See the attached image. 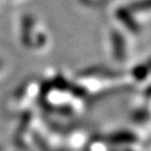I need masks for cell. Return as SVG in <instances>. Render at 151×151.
Instances as JSON below:
<instances>
[{
	"label": "cell",
	"mask_w": 151,
	"mask_h": 151,
	"mask_svg": "<svg viewBox=\"0 0 151 151\" xmlns=\"http://www.w3.org/2000/svg\"><path fill=\"white\" fill-rule=\"evenodd\" d=\"M3 67H4V62H3V60L0 58V70L3 69Z\"/></svg>",
	"instance_id": "cell-8"
},
{
	"label": "cell",
	"mask_w": 151,
	"mask_h": 151,
	"mask_svg": "<svg viewBox=\"0 0 151 151\" xmlns=\"http://www.w3.org/2000/svg\"><path fill=\"white\" fill-rule=\"evenodd\" d=\"M137 142V136L129 131H119L109 137V143L117 145H131Z\"/></svg>",
	"instance_id": "cell-5"
},
{
	"label": "cell",
	"mask_w": 151,
	"mask_h": 151,
	"mask_svg": "<svg viewBox=\"0 0 151 151\" xmlns=\"http://www.w3.org/2000/svg\"><path fill=\"white\" fill-rule=\"evenodd\" d=\"M20 41L24 47L40 49L45 47L48 40L43 31L37 29L36 19L31 14H25L20 24Z\"/></svg>",
	"instance_id": "cell-1"
},
{
	"label": "cell",
	"mask_w": 151,
	"mask_h": 151,
	"mask_svg": "<svg viewBox=\"0 0 151 151\" xmlns=\"http://www.w3.org/2000/svg\"><path fill=\"white\" fill-rule=\"evenodd\" d=\"M111 48H112V55L114 56V58L119 62H124L126 60L127 55V48H126V42L124 36L118 31L113 30L111 32Z\"/></svg>",
	"instance_id": "cell-2"
},
{
	"label": "cell",
	"mask_w": 151,
	"mask_h": 151,
	"mask_svg": "<svg viewBox=\"0 0 151 151\" xmlns=\"http://www.w3.org/2000/svg\"><path fill=\"white\" fill-rule=\"evenodd\" d=\"M82 1H85L86 4H96V3L101 1V0H82Z\"/></svg>",
	"instance_id": "cell-7"
},
{
	"label": "cell",
	"mask_w": 151,
	"mask_h": 151,
	"mask_svg": "<svg viewBox=\"0 0 151 151\" xmlns=\"http://www.w3.org/2000/svg\"><path fill=\"white\" fill-rule=\"evenodd\" d=\"M0 151H1V149H0Z\"/></svg>",
	"instance_id": "cell-9"
},
{
	"label": "cell",
	"mask_w": 151,
	"mask_h": 151,
	"mask_svg": "<svg viewBox=\"0 0 151 151\" xmlns=\"http://www.w3.org/2000/svg\"><path fill=\"white\" fill-rule=\"evenodd\" d=\"M38 91H40L38 83L35 82V81H29L17 91L14 98L19 104L20 102H26L30 99H32L33 96H36L37 93H38Z\"/></svg>",
	"instance_id": "cell-3"
},
{
	"label": "cell",
	"mask_w": 151,
	"mask_h": 151,
	"mask_svg": "<svg viewBox=\"0 0 151 151\" xmlns=\"http://www.w3.org/2000/svg\"><path fill=\"white\" fill-rule=\"evenodd\" d=\"M149 75V67L146 64H139L133 69V78L138 81H143Z\"/></svg>",
	"instance_id": "cell-6"
},
{
	"label": "cell",
	"mask_w": 151,
	"mask_h": 151,
	"mask_svg": "<svg viewBox=\"0 0 151 151\" xmlns=\"http://www.w3.org/2000/svg\"><path fill=\"white\" fill-rule=\"evenodd\" d=\"M117 18L124 24V26L130 30L131 32H137L139 30V25L137 23V20L134 19L131 10H127V9H118L117 10Z\"/></svg>",
	"instance_id": "cell-4"
}]
</instances>
